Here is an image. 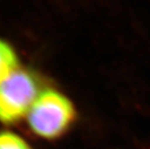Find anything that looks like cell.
Masks as SVG:
<instances>
[{"instance_id": "obj_2", "label": "cell", "mask_w": 150, "mask_h": 149, "mask_svg": "<svg viewBox=\"0 0 150 149\" xmlns=\"http://www.w3.org/2000/svg\"><path fill=\"white\" fill-rule=\"evenodd\" d=\"M76 109L65 95L46 89L27 113L31 132L38 137L54 141L63 137L74 125Z\"/></svg>"}, {"instance_id": "obj_4", "label": "cell", "mask_w": 150, "mask_h": 149, "mask_svg": "<svg viewBox=\"0 0 150 149\" xmlns=\"http://www.w3.org/2000/svg\"><path fill=\"white\" fill-rule=\"evenodd\" d=\"M0 149H31L23 138L15 133L0 132Z\"/></svg>"}, {"instance_id": "obj_1", "label": "cell", "mask_w": 150, "mask_h": 149, "mask_svg": "<svg viewBox=\"0 0 150 149\" xmlns=\"http://www.w3.org/2000/svg\"><path fill=\"white\" fill-rule=\"evenodd\" d=\"M43 78L30 68H17L0 82V122H18L46 90Z\"/></svg>"}, {"instance_id": "obj_3", "label": "cell", "mask_w": 150, "mask_h": 149, "mask_svg": "<svg viewBox=\"0 0 150 149\" xmlns=\"http://www.w3.org/2000/svg\"><path fill=\"white\" fill-rule=\"evenodd\" d=\"M18 56L7 42L0 39V82L18 68Z\"/></svg>"}]
</instances>
